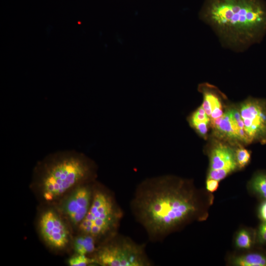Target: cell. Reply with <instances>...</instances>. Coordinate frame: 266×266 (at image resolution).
Wrapping results in <instances>:
<instances>
[{
  "label": "cell",
  "mask_w": 266,
  "mask_h": 266,
  "mask_svg": "<svg viewBox=\"0 0 266 266\" xmlns=\"http://www.w3.org/2000/svg\"><path fill=\"white\" fill-rule=\"evenodd\" d=\"M133 212L152 239H160L198 210L195 193L187 182L171 176L148 179L136 190Z\"/></svg>",
  "instance_id": "6da1fadb"
},
{
  "label": "cell",
  "mask_w": 266,
  "mask_h": 266,
  "mask_svg": "<svg viewBox=\"0 0 266 266\" xmlns=\"http://www.w3.org/2000/svg\"><path fill=\"white\" fill-rule=\"evenodd\" d=\"M221 44L240 52L266 33V7L260 0H204L199 13Z\"/></svg>",
  "instance_id": "7a4b0ae2"
},
{
  "label": "cell",
  "mask_w": 266,
  "mask_h": 266,
  "mask_svg": "<svg viewBox=\"0 0 266 266\" xmlns=\"http://www.w3.org/2000/svg\"><path fill=\"white\" fill-rule=\"evenodd\" d=\"M93 165L83 154L73 150L49 157L40 167L44 199L51 201L93 174Z\"/></svg>",
  "instance_id": "3957f363"
},
{
  "label": "cell",
  "mask_w": 266,
  "mask_h": 266,
  "mask_svg": "<svg viewBox=\"0 0 266 266\" xmlns=\"http://www.w3.org/2000/svg\"><path fill=\"white\" fill-rule=\"evenodd\" d=\"M123 217L121 208L108 194L97 191L90 207L79 228L83 233L95 238L113 233Z\"/></svg>",
  "instance_id": "277c9868"
},
{
  "label": "cell",
  "mask_w": 266,
  "mask_h": 266,
  "mask_svg": "<svg viewBox=\"0 0 266 266\" xmlns=\"http://www.w3.org/2000/svg\"><path fill=\"white\" fill-rule=\"evenodd\" d=\"M103 266H148L151 265L144 245L119 236L100 247L94 258Z\"/></svg>",
  "instance_id": "5b68a950"
},
{
  "label": "cell",
  "mask_w": 266,
  "mask_h": 266,
  "mask_svg": "<svg viewBox=\"0 0 266 266\" xmlns=\"http://www.w3.org/2000/svg\"><path fill=\"white\" fill-rule=\"evenodd\" d=\"M239 111L250 142L266 144V100L249 98L241 104Z\"/></svg>",
  "instance_id": "8992f818"
},
{
  "label": "cell",
  "mask_w": 266,
  "mask_h": 266,
  "mask_svg": "<svg viewBox=\"0 0 266 266\" xmlns=\"http://www.w3.org/2000/svg\"><path fill=\"white\" fill-rule=\"evenodd\" d=\"M39 225L42 237L49 246L62 249L67 244L69 232L63 220L54 211L48 210L43 213Z\"/></svg>",
  "instance_id": "52a82bcc"
},
{
  "label": "cell",
  "mask_w": 266,
  "mask_h": 266,
  "mask_svg": "<svg viewBox=\"0 0 266 266\" xmlns=\"http://www.w3.org/2000/svg\"><path fill=\"white\" fill-rule=\"evenodd\" d=\"M210 124L216 133L221 137L251 143L245 132L239 111L237 109L227 110L222 116L210 121Z\"/></svg>",
  "instance_id": "ba28073f"
},
{
  "label": "cell",
  "mask_w": 266,
  "mask_h": 266,
  "mask_svg": "<svg viewBox=\"0 0 266 266\" xmlns=\"http://www.w3.org/2000/svg\"><path fill=\"white\" fill-rule=\"evenodd\" d=\"M92 198L89 186L78 187L64 201L62 210L72 223L79 225L90 207Z\"/></svg>",
  "instance_id": "9c48e42d"
},
{
  "label": "cell",
  "mask_w": 266,
  "mask_h": 266,
  "mask_svg": "<svg viewBox=\"0 0 266 266\" xmlns=\"http://www.w3.org/2000/svg\"><path fill=\"white\" fill-rule=\"evenodd\" d=\"M199 89L203 95V102L201 106L210 121L222 116L224 112L221 92L216 87L208 83L201 84Z\"/></svg>",
  "instance_id": "30bf717a"
},
{
  "label": "cell",
  "mask_w": 266,
  "mask_h": 266,
  "mask_svg": "<svg viewBox=\"0 0 266 266\" xmlns=\"http://www.w3.org/2000/svg\"><path fill=\"white\" fill-rule=\"evenodd\" d=\"M209 161V170L225 168L233 171L237 166L235 151L229 146L222 143H218L212 147Z\"/></svg>",
  "instance_id": "8fae6325"
},
{
  "label": "cell",
  "mask_w": 266,
  "mask_h": 266,
  "mask_svg": "<svg viewBox=\"0 0 266 266\" xmlns=\"http://www.w3.org/2000/svg\"><path fill=\"white\" fill-rule=\"evenodd\" d=\"M96 238L87 234L77 237L73 242V248L77 254L86 255L96 250Z\"/></svg>",
  "instance_id": "7c38bea8"
},
{
  "label": "cell",
  "mask_w": 266,
  "mask_h": 266,
  "mask_svg": "<svg viewBox=\"0 0 266 266\" xmlns=\"http://www.w3.org/2000/svg\"><path fill=\"white\" fill-rule=\"evenodd\" d=\"M236 266H266V256L259 253H250L234 258L232 261Z\"/></svg>",
  "instance_id": "4fadbf2b"
},
{
  "label": "cell",
  "mask_w": 266,
  "mask_h": 266,
  "mask_svg": "<svg viewBox=\"0 0 266 266\" xmlns=\"http://www.w3.org/2000/svg\"><path fill=\"white\" fill-rule=\"evenodd\" d=\"M250 185L254 192L266 200V172L257 173L252 177Z\"/></svg>",
  "instance_id": "5bb4252c"
},
{
  "label": "cell",
  "mask_w": 266,
  "mask_h": 266,
  "mask_svg": "<svg viewBox=\"0 0 266 266\" xmlns=\"http://www.w3.org/2000/svg\"><path fill=\"white\" fill-rule=\"evenodd\" d=\"M235 245L240 249H249L252 245L250 233L246 230H240L236 235Z\"/></svg>",
  "instance_id": "9a60e30c"
},
{
  "label": "cell",
  "mask_w": 266,
  "mask_h": 266,
  "mask_svg": "<svg viewBox=\"0 0 266 266\" xmlns=\"http://www.w3.org/2000/svg\"><path fill=\"white\" fill-rule=\"evenodd\" d=\"M235 152L237 166L239 168L244 167L250 162L251 153L243 147L237 148Z\"/></svg>",
  "instance_id": "2e32d148"
},
{
  "label": "cell",
  "mask_w": 266,
  "mask_h": 266,
  "mask_svg": "<svg viewBox=\"0 0 266 266\" xmlns=\"http://www.w3.org/2000/svg\"><path fill=\"white\" fill-rule=\"evenodd\" d=\"M96 264L95 258H90L86 255L76 254L68 260V264L70 266H86Z\"/></svg>",
  "instance_id": "e0dca14e"
},
{
  "label": "cell",
  "mask_w": 266,
  "mask_h": 266,
  "mask_svg": "<svg viewBox=\"0 0 266 266\" xmlns=\"http://www.w3.org/2000/svg\"><path fill=\"white\" fill-rule=\"evenodd\" d=\"M233 171L229 169H220L215 170H209L208 178L213 179L218 181L223 179Z\"/></svg>",
  "instance_id": "ac0fdd59"
},
{
  "label": "cell",
  "mask_w": 266,
  "mask_h": 266,
  "mask_svg": "<svg viewBox=\"0 0 266 266\" xmlns=\"http://www.w3.org/2000/svg\"><path fill=\"white\" fill-rule=\"evenodd\" d=\"M258 240L261 243H266V222H263L259 227Z\"/></svg>",
  "instance_id": "d6986e66"
},
{
  "label": "cell",
  "mask_w": 266,
  "mask_h": 266,
  "mask_svg": "<svg viewBox=\"0 0 266 266\" xmlns=\"http://www.w3.org/2000/svg\"><path fill=\"white\" fill-rule=\"evenodd\" d=\"M219 186V181L211 178H208L206 181V188L208 191L213 193L217 190Z\"/></svg>",
  "instance_id": "ffe728a7"
},
{
  "label": "cell",
  "mask_w": 266,
  "mask_h": 266,
  "mask_svg": "<svg viewBox=\"0 0 266 266\" xmlns=\"http://www.w3.org/2000/svg\"><path fill=\"white\" fill-rule=\"evenodd\" d=\"M259 214L263 222H266V200L261 203L259 209Z\"/></svg>",
  "instance_id": "44dd1931"
}]
</instances>
